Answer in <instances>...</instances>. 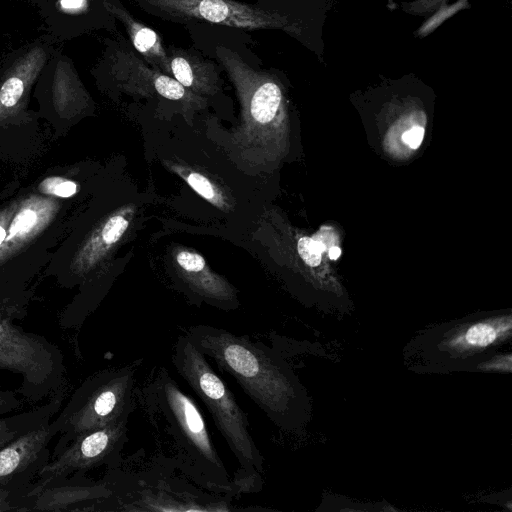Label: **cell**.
Here are the masks:
<instances>
[{"label": "cell", "mask_w": 512, "mask_h": 512, "mask_svg": "<svg viewBox=\"0 0 512 512\" xmlns=\"http://www.w3.org/2000/svg\"><path fill=\"white\" fill-rule=\"evenodd\" d=\"M65 388L52 395L42 404L19 412L0 416V449L22 434L53 418L62 408Z\"/></svg>", "instance_id": "2e32d148"}, {"label": "cell", "mask_w": 512, "mask_h": 512, "mask_svg": "<svg viewBox=\"0 0 512 512\" xmlns=\"http://www.w3.org/2000/svg\"><path fill=\"white\" fill-rule=\"evenodd\" d=\"M297 249L300 257L304 262L315 267L321 262V254L325 251L326 246L320 240L302 237L299 239Z\"/></svg>", "instance_id": "ac0fdd59"}, {"label": "cell", "mask_w": 512, "mask_h": 512, "mask_svg": "<svg viewBox=\"0 0 512 512\" xmlns=\"http://www.w3.org/2000/svg\"><path fill=\"white\" fill-rule=\"evenodd\" d=\"M170 73L182 86L194 94L207 98L221 90V79L215 65L197 52L166 47Z\"/></svg>", "instance_id": "5bb4252c"}, {"label": "cell", "mask_w": 512, "mask_h": 512, "mask_svg": "<svg viewBox=\"0 0 512 512\" xmlns=\"http://www.w3.org/2000/svg\"><path fill=\"white\" fill-rule=\"evenodd\" d=\"M171 363L176 373L202 401L239 468L233 480L240 494L261 490L264 458L249 429L247 414L234 394L204 356L183 333L172 348Z\"/></svg>", "instance_id": "3957f363"}, {"label": "cell", "mask_w": 512, "mask_h": 512, "mask_svg": "<svg viewBox=\"0 0 512 512\" xmlns=\"http://www.w3.org/2000/svg\"><path fill=\"white\" fill-rule=\"evenodd\" d=\"M423 137L424 129L420 126H413L403 133L402 140L411 149H416L422 143Z\"/></svg>", "instance_id": "d4e9b609"}, {"label": "cell", "mask_w": 512, "mask_h": 512, "mask_svg": "<svg viewBox=\"0 0 512 512\" xmlns=\"http://www.w3.org/2000/svg\"><path fill=\"white\" fill-rule=\"evenodd\" d=\"M0 369L21 376L16 392L32 405L42 404L66 388L64 355L59 347L12 324L10 318L0 319Z\"/></svg>", "instance_id": "52a82bcc"}, {"label": "cell", "mask_w": 512, "mask_h": 512, "mask_svg": "<svg viewBox=\"0 0 512 512\" xmlns=\"http://www.w3.org/2000/svg\"><path fill=\"white\" fill-rule=\"evenodd\" d=\"M114 15L123 23L132 48L152 68L169 76L170 68L166 47L158 33L138 21L122 7L109 6Z\"/></svg>", "instance_id": "9a60e30c"}, {"label": "cell", "mask_w": 512, "mask_h": 512, "mask_svg": "<svg viewBox=\"0 0 512 512\" xmlns=\"http://www.w3.org/2000/svg\"><path fill=\"white\" fill-rule=\"evenodd\" d=\"M84 4V0H61V6L66 10H77Z\"/></svg>", "instance_id": "484cf974"}, {"label": "cell", "mask_w": 512, "mask_h": 512, "mask_svg": "<svg viewBox=\"0 0 512 512\" xmlns=\"http://www.w3.org/2000/svg\"><path fill=\"white\" fill-rule=\"evenodd\" d=\"M6 237V232L5 230L0 226V244L3 242V240L5 239Z\"/></svg>", "instance_id": "83f0119b"}, {"label": "cell", "mask_w": 512, "mask_h": 512, "mask_svg": "<svg viewBox=\"0 0 512 512\" xmlns=\"http://www.w3.org/2000/svg\"><path fill=\"white\" fill-rule=\"evenodd\" d=\"M25 401L16 392L0 388V416L22 409Z\"/></svg>", "instance_id": "7402d4cb"}, {"label": "cell", "mask_w": 512, "mask_h": 512, "mask_svg": "<svg viewBox=\"0 0 512 512\" xmlns=\"http://www.w3.org/2000/svg\"><path fill=\"white\" fill-rule=\"evenodd\" d=\"M2 318H8V317L4 313L0 312V319H2Z\"/></svg>", "instance_id": "f1b7e54d"}, {"label": "cell", "mask_w": 512, "mask_h": 512, "mask_svg": "<svg viewBox=\"0 0 512 512\" xmlns=\"http://www.w3.org/2000/svg\"><path fill=\"white\" fill-rule=\"evenodd\" d=\"M113 69L119 87L129 95L175 102L184 113L207 105V98L194 94L174 78L152 68L129 44L117 49Z\"/></svg>", "instance_id": "30bf717a"}, {"label": "cell", "mask_w": 512, "mask_h": 512, "mask_svg": "<svg viewBox=\"0 0 512 512\" xmlns=\"http://www.w3.org/2000/svg\"><path fill=\"white\" fill-rule=\"evenodd\" d=\"M23 90L22 80L16 77L9 78L0 90V102L6 107L15 105L22 96Z\"/></svg>", "instance_id": "ffe728a7"}, {"label": "cell", "mask_w": 512, "mask_h": 512, "mask_svg": "<svg viewBox=\"0 0 512 512\" xmlns=\"http://www.w3.org/2000/svg\"><path fill=\"white\" fill-rule=\"evenodd\" d=\"M113 494L108 483L94 481L85 472L53 479L30 498V511H97Z\"/></svg>", "instance_id": "7c38bea8"}, {"label": "cell", "mask_w": 512, "mask_h": 512, "mask_svg": "<svg viewBox=\"0 0 512 512\" xmlns=\"http://www.w3.org/2000/svg\"><path fill=\"white\" fill-rule=\"evenodd\" d=\"M51 420H45L0 449V489L27 500L33 480L51 459L48 445L55 436Z\"/></svg>", "instance_id": "8fae6325"}, {"label": "cell", "mask_w": 512, "mask_h": 512, "mask_svg": "<svg viewBox=\"0 0 512 512\" xmlns=\"http://www.w3.org/2000/svg\"><path fill=\"white\" fill-rule=\"evenodd\" d=\"M496 338L494 328L488 324H476L468 329L466 340L476 346H486Z\"/></svg>", "instance_id": "d6986e66"}, {"label": "cell", "mask_w": 512, "mask_h": 512, "mask_svg": "<svg viewBox=\"0 0 512 512\" xmlns=\"http://www.w3.org/2000/svg\"><path fill=\"white\" fill-rule=\"evenodd\" d=\"M183 334L207 358L230 375L276 425L291 426L299 400L297 385L276 352L247 335L206 325H191Z\"/></svg>", "instance_id": "7a4b0ae2"}, {"label": "cell", "mask_w": 512, "mask_h": 512, "mask_svg": "<svg viewBox=\"0 0 512 512\" xmlns=\"http://www.w3.org/2000/svg\"><path fill=\"white\" fill-rule=\"evenodd\" d=\"M174 169L182 175L194 191L212 205L225 212L230 209V203L226 195L208 177L195 171H186L176 167Z\"/></svg>", "instance_id": "e0dca14e"}, {"label": "cell", "mask_w": 512, "mask_h": 512, "mask_svg": "<svg viewBox=\"0 0 512 512\" xmlns=\"http://www.w3.org/2000/svg\"><path fill=\"white\" fill-rule=\"evenodd\" d=\"M146 13L174 23L192 21L244 30L297 31L286 15L237 0H134Z\"/></svg>", "instance_id": "ba28073f"}, {"label": "cell", "mask_w": 512, "mask_h": 512, "mask_svg": "<svg viewBox=\"0 0 512 512\" xmlns=\"http://www.w3.org/2000/svg\"><path fill=\"white\" fill-rule=\"evenodd\" d=\"M176 273L187 293L219 309L234 310L239 305L237 290L214 273L198 253L179 249L175 253Z\"/></svg>", "instance_id": "4fadbf2b"}, {"label": "cell", "mask_w": 512, "mask_h": 512, "mask_svg": "<svg viewBox=\"0 0 512 512\" xmlns=\"http://www.w3.org/2000/svg\"><path fill=\"white\" fill-rule=\"evenodd\" d=\"M120 462V461H119ZM107 468L103 479L113 494L98 511H227L232 497L205 491L155 458L149 466L123 469L120 463ZM178 473V472H177Z\"/></svg>", "instance_id": "277c9868"}, {"label": "cell", "mask_w": 512, "mask_h": 512, "mask_svg": "<svg viewBox=\"0 0 512 512\" xmlns=\"http://www.w3.org/2000/svg\"><path fill=\"white\" fill-rule=\"evenodd\" d=\"M141 361L108 367L88 376L58 411L50 426L60 434L51 453L57 455L76 437L129 416L137 406V372Z\"/></svg>", "instance_id": "5b68a950"}, {"label": "cell", "mask_w": 512, "mask_h": 512, "mask_svg": "<svg viewBox=\"0 0 512 512\" xmlns=\"http://www.w3.org/2000/svg\"><path fill=\"white\" fill-rule=\"evenodd\" d=\"M37 216L34 211L31 210H23L21 211L13 220L10 230H9V237L8 239H11L13 236L26 232L30 228L34 226L36 223Z\"/></svg>", "instance_id": "603a6c76"}, {"label": "cell", "mask_w": 512, "mask_h": 512, "mask_svg": "<svg viewBox=\"0 0 512 512\" xmlns=\"http://www.w3.org/2000/svg\"><path fill=\"white\" fill-rule=\"evenodd\" d=\"M329 257L332 260H336L341 255V249L337 246H331L328 251Z\"/></svg>", "instance_id": "4316f807"}, {"label": "cell", "mask_w": 512, "mask_h": 512, "mask_svg": "<svg viewBox=\"0 0 512 512\" xmlns=\"http://www.w3.org/2000/svg\"><path fill=\"white\" fill-rule=\"evenodd\" d=\"M3 511H29L26 498L9 490L0 489V512Z\"/></svg>", "instance_id": "44dd1931"}, {"label": "cell", "mask_w": 512, "mask_h": 512, "mask_svg": "<svg viewBox=\"0 0 512 512\" xmlns=\"http://www.w3.org/2000/svg\"><path fill=\"white\" fill-rule=\"evenodd\" d=\"M128 441V419L88 431L72 440L38 472L31 485L30 498L47 482L76 472L116 465ZM30 511V507H29Z\"/></svg>", "instance_id": "9c48e42d"}, {"label": "cell", "mask_w": 512, "mask_h": 512, "mask_svg": "<svg viewBox=\"0 0 512 512\" xmlns=\"http://www.w3.org/2000/svg\"><path fill=\"white\" fill-rule=\"evenodd\" d=\"M215 55L235 89L241 122L233 141L253 163L264 165L269 132L281 119L284 93L276 76L249 65L235 51L217 45Z\"/></svg>", "instance_id": "8992f818"}, {"label": "cell", "mask_w": 512, "mask_h": 512, "mask_svg": "<svg viewBox=\"0 0 512 512\" xmlns=\"http://www.w3.org/2000/svg\"><path fill=\"white\" fill-rule=\"evenodd\" d=\"M57 183L53 182L52 179L49 181L52 183L49 190L51 193L60 197H69L76 192V184L72 181L56 179Z\"/></svg>", "instance_id": "cb8c5ba5"}, {"label": "cell", "mask_w": 512, "mask_h": 512, "mask_svg": "<svg viewBox=\"0 0 512 512\" xmlns=\"http://www.w3.org/2000/svg\"><path fill=\"white\" fill-rule=\"evenodd\" d=\"M136 400L153 431V458L205 491L228 497L240 495L198 404L167 367H153L138 385Z\"/></svg>", "instance_id": "6da1fadb"}]
</instances>
